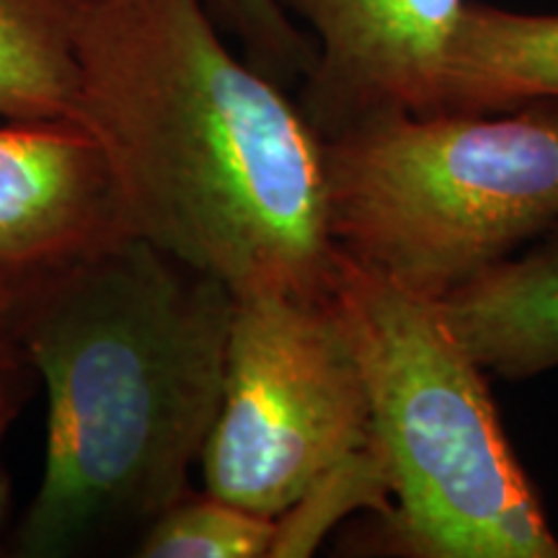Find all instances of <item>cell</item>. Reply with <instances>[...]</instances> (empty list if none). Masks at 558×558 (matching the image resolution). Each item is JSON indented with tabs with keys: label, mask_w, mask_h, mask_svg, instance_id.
Listing matches in <instances>:
<instances>
[{
	"label": "cell",
	"mask_w": 558,
	"mask_h": 558,
	"mask_svg": "<svg viewBox=\"0 0 558 558\" xmlns=\"http://www.w3.org/2000/svg\"><path fill=\"white\" fill-rule=\"evenodd\" d=\"M465 0H279L313 34L298 107L320 140L388 114H435Z\"/></svg>",
	"instance_id": "6"
},
{
	"label": "cell",
	"mask_w": 558,
	"mask_h": 558,
	"mask_svg": "<svg viewBox=\"0 0 558 558\" xmlns=\"http://www.w3.org/2000/svg\"><path fill=\"white\" fill-rule=\"evenodd\" d=\"M331 298L365 373L390 509L349 530L347 554L558 558L546 509L501 427L486 369L435 300L339 251Z\"/></svg>",
	"instance_id": "3"
},
{
	"label": "cell",
	"mask_w": 558,
	"mask_h": 558,
	"mask_svg": "<svg viewBox=\"0 0 558 558\" xmlns=\"http://www.w3.org/2000/svg\"><path fill=\"white\" fill-rule=\"evenodd\" d=\"M75 54V122L104 150L130 235L235 295H331L324 143L205 0H88Z\"/></svg>",
	"instance_id": "1"
},
{
	"label": "cell",
	"mask_w": 558,
	"mask_h": 558,
	"mask_svg": "<svg viewBox=\"0 0 558 558\" xmlns=\"http://www.w3.org/2000/svg\"><path fill=\"white\" fill-rule=\"evenodd\" d=\"M558 104V13L465 0L448 47L435 114H497Z\"/></svg>",
	"instance_id": "9"
},
{
	"label": "cell",
	"mask_w": 558,
	"mask_h": 558,
	"mask_svg": "<svg viewBox=\"0 0 558 558\" xmlns=\"http://www.w3.org/2000/svg\"><path fill=\"white\" fill-rule=\"evenodd\" d=\"M354 509L386 514L390 509V478L373 437L360 452L326 473L303 499L277 518V535L269 558L316 554L320 541Z\"/></svg>",
	"instance_id": "12"
},
{
	"label": "cell",
	"mask_w": 558,
	"mask_h": 558,
	"mask_svg": "<svg viewBox=\"0 0 558 558\" xmlns=\"http://www.w3.org/2000/svg\"><path fill=\"white\" fill-rule=\"evenodd\" d=\"M222 34L241 47V58L277 86H300L316 62V45L279 0H205Z\"/></svg>",
	"instance_id": "13"
},
{
	"label": "cell",
	"mask_w": 558,
	"mask_h": 558,
	"mask_svg": "<svg viewBox=\"0 0 558 558\" xmlns=\"http://www.w3.org/2000/svg\"><path fill=\"white\" fill-rule=\"evenodd\" d=\"M277 520L209 492H190L140 533V558H269Z\"/></svg>",
	"instance_id": "11"
},
{
	"label": "cell",
	"mask_w": 558,
	"mask_h": 558,
	"mask_svg": "<svg viewBox=\"0 0 558 558\" xmlns=\"http://www.w3.org/2000/svg\"><path fill=\"white\" fill-rule=\"evenodd\" d=\"M320 143L337 248L418 298L442 300L558 222V104L388 114Z\"/></svg>",
	"instance_id": "4"
},
{
	"label": "cell",
	"mask_w": 558,
	"mask_h": 558,
	"mask_svg": "<svg viewBox=\"0 0 558 558\" xmlns=\"http://www.w3.org/2000/svg\"><path fill=\"white\" fill-rule=\"evenodd\" d=\"M13 422H16L13 416H0V541H3L5 530H9L13 509V484L9 463H5V437H9Z\"/></svg>",
	"instance_id": "15"
},
{
	"label": "cell",
	"mask_w": 558,
	"mask_h": 558,
	"mask_svg": "<svg viewBox=\"0 0 558 558\" xmlns=\"http://www.w3.org/2000/svg\"><path fill=\"white\" fill-rule=\"evenodd\" d=\"M124 235L107 158L78 122L0 124V279L19 288Z\"/></svg>",
	"instance_id": "7"
},
{
	"label": "cell",
	"mask_w": 558,
	"mask_h": 558,
	"mask_svg": "<svg viewBox=\"0 0 558 558\" xmlns=\"http://www.w3.org/2000/svg\"><path fill=\"white\" fill-rule=\"evenodd\" d=\"M233 308L222 279L137 235L19 284L47 435L13 556L135 546L190 492L218 418Z\"/></svg>",
	"instance_id": "2"
},
{
	"label": "cell",
	"mask_w": 558,
	"mask_h": 558,
	"mask_svg": "<svg viewBox=\"0 0 558 558\" xmlns=\"http://www.w3.org/2000/svg\"><path fill=\"white\" fill-rule=\"evenodd\" d=\"M373 437L357 349L331 295H235L205 492L277 520Z\"/></svg>",
	"instance_id": "5"
},
{
	"label": "cell",
	"mask_w": 558,
	"mask_h": 558,
	"mask_svg": "<svg viewBox=\"0 0 558 558\" xmlns=\"http://www.w3.org/2000/svg\"><path fill=\"white\" fill-rule=\"evenodd\" d=\"M435 303L486 373L527 380L556 369L558 222Z\"/></svg>",
	"instance_id": "8"
},
{
	"label": "cell",
	"mask_w": 558,
	"mask_h": 558,
	"mask_svg": "<svg viewBox=\"0 0 558 558\" xmlns=\"http://www.w3.org/2000/svg\"><path fill=\"white\" fill-rule=\"evenodd\" d=\"M34 369L19 333L16 288L0 279V416L19 418L32 396Z\"/></svg>",
	"instance_id": "14"
},
{
	"label": "cell",
	"mask_w": 558,
	"mask_h": 558,
	"mask_svg": "<svg viewBox=\"0 0 558 558\" xmlns=\"http://www.w3.org/2000/svg\"><path fill=\"white\" fill-rule=\"evenodd\" d=\"M88 0H0V117L73 120Z\"/></svg>",
	"instance_id": "10"
}]
</instances>
